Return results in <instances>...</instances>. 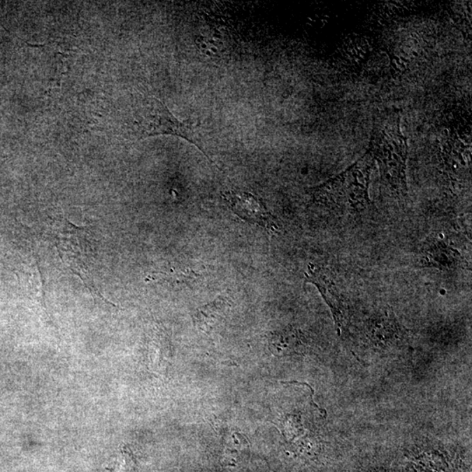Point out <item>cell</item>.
<instances>
[{"mask_svg": "<svg viewBox=\"0 0 472 472\" xmlns=\"http://www.w3.org/2000/svg\"><path fill=\"white\" fill-rule=\"evenodd\" d=\"M369 150L358 161L324 184L310 188L309 194L315 203L332 210L359 213L370 208L369 185L373 166Z\"/></svg>", "mask_w": 472, "mask_h": 472, "instance_id": "cell-1", "label": "cell"}, {"mask_svg": "<svg viewBox=\"0 0 472 472\" xmlns=\"http://www.w3.org/2000/svg\"><path fill=\"white\" fill-rule=\"evenodd\" d=\"M373 160H377L381 178L399 195H407L406 164L408 157L407 138L402 134L400 120L385 125L376 131L371 140L369 149Z\"/></svg>", "mask_w": 472, "mask_h": 472, "instance_id": "cell-2", "label": "cell"}, {"mask_svg": "<svg viewBox=\"0 0 472 472\" xmlns=\"http://www.w3.org/2000/svg\"><path fill=\"white\" fill-rule=\"evenodd\" d=\"M133 125V131L138 139L159 135L178 136L197 147L212 162L201 140L196 134L194 126L187 121L178 120L168 110L166 104L155 96L145 98L136 107Z\"/></svg>", "mask_w": 472, "mask_h": 472, "instance_id": "cell-3", "label": "cell"}, {"mask_svg": "<svg viewBox=\"0 0 472 472\" xmlns=\"http://www.w3.org/2000/svg\"><path fill=\"white\" fill-rule=\"evenodd\" d=\"M420 255V264L427 268L453 271L468 264L457 244L443 234L430 236L422 244Z\"/></svg>", "mask_w": 472, "mask_h": 472, "instance_id": "cell-4", "label": "cell"}, {"mask_svg": "<svg viewBox=\"0 0 472 472\" xmlns=\"http://www.w3.org/2000/svg\"><path fill=\"white\" fill-rule=\"evenodd\" d=\"M223 197L241 219L264 227L271 234L281 229L278 220L257 196L247 192H227Z\"/></svg>", "mask_w": 472, "mask_h": 472, "instance_id": "cell-5", "label": "cell"}, {"mask_svg": "<svg viewBox=\"0 0 472 472\" xmlns=\"http://www.w3.org/2000/svg\"><path fill=\"white\" fill-rule=\"evenodd\" d=\"M304 276H306L307 283H313L320 290L322 296L324 297L325 302L330 306L334 313L336 323L341 327L344 324L345 306L337 285L323 269L317 265H308L307 271Z\"/></svg>", "mask_w": 472, "mask_h": 472, "instance_id": "cell-6", "label": "cell"}, {"mask_svg": "<svg viewBox=\"0 0 472 472\" xmlns=\"http://www.w3.org/2000/svg\"><path fill=\"white\" fill-rule=\"evenodd\" d=\"M366 334L371 342L379 346L401 344L406 338L403 329L388 314L372 318L367 324Z\"/></svg>", "mask_w": 472, "mask_h": 472, "instance_id": "cell-7", "label": "cell"}, {"mask_svg": "<svg viewBox=\"0 0 472 472\" xmlns=\"http://www.w3.org/2000/svg\"><path fill=\"white\" fill-rule=\"evenodd\" d=\"M229 309V301L220 296L213 302L199 308L194 315L195 324L201 331L209 332L222 320Z\"/></svg>", "mask_w": 472, "mask_h": 472, "instance_id": "cell-8", "label": "cell"}, {"mask_svg": "<svg viewBox=\"0 0 472 472\" xmlns=\"http://www.w3.org/2000/svg\"><path fill=\"white\" fill-rule=\"evenodd\" d=\"M303 342L299 331L295 329H287L275 332L269 338V348L275 355H290L302 348Z\"/></svg>", "mask_w": 472, "mask_h": 472, "instance_id": "cell-9", "label": "cell"}, {"mask_svg": "<svg viewBox=\"0 0 472 472\" xmlns=\"http://www.w3.org/2000/svg\"><path fill=\"white\" fill-rule=\"evenodd\" d=\"M171 363V349L163 338H157L150 344L149 353L150 369L164 374Z\"/></svg>", "mask_w": 472, "mask_h": 472, "instance_id": "cell-10", "label": "cell"}, {"mask_svg": "<svg viewBox=\"0 0 472 472\" xmlns=\"http://www.w3.org/2000/svg\"><path fill=\"white\" fill-rule=\"evenodd\" d=\"M199 275L192 269H171L169 273H157V274H153L148 276L150 280H166V281L173 283H178V285H182V283H187L194 281L197 278Z\"/></svg>", "mask_w": 472, "mask_h": 472, "instance_id": "cell-11", "label": "cell"}]
</instances>
